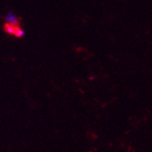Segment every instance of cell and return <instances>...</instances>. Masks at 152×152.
Returning <instances> with one entry per match:
<instances>
[{"instance_id":"cell-3","label":"cell","mask_w":152,"mask_h":152,"mask_svg":"<svg viewBox=\"0 0 152 152\" xmlns=\"http://www.w3.org/2000/svg\"><path fill=\"white\" fill-rule=\"evenodd\" d=\"M15 36L17 37H23L25 36V31L21 28V27L18 26L16 28V32H15Z\"/></svg>"},{"instance_id":"cell-2","label":"cell","mask_w":152,"mask_h":152,"mask_svg":"<svg viewBox=\"0 0 152 152\" xmlns=\"http://www.w3.org/2000/svg\"><path fill=\"white\" fill-rule=\"evenodd\" d=\"M18 26H12L8 23H6L5 26H4V30L6 33L9 34V35H15V32H16V28Z\"/></svg>"},{"instance_id":"cell-1","label":"cell","mask_w":152,"mask_h":152,"mask_svg":"<svg viewBox=\"0 0 152 152\" xmlns=\"http://www.w3.org/2000/svg\"><path fill=\"white\" fill-rule=\"evenodd\" d=\"M5 21L6 23H8L12 26H19V23H18V17L14 14L13 12L9 11L6 17H5Z\"/></svg>"}]
</instances>
